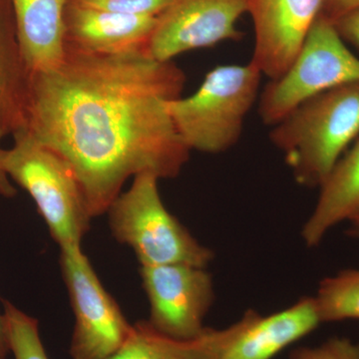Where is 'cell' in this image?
Instances as JSON below:
<instances>
[{
  "instance_id": "22",
  "label": "cell",
  "mask_w": 359,
  "mask_h": 359,
  "mask_svg": "<svg viewBox=\"0 0 359 359\" xmlns=\"http://www.w3.org/2000/svg\"><path fill=\"white\" fill-rule=\"evenodd\" d=\"M358 7L359 0H325L321 14L334 22L344 14L351 13Z\"/></svg>"
},
{
  "instance_id": "24",
  "label": "cell",
  "mask_w": 359,
  "mask_h": 359,
  "mask_svg": "<svg viewBox=\"0 0 359 359\" xmlns=\"http://www.w3.org/2000/svg\"><path fill=\"white\" fill-rule=\"evenodd\" d=\"M9 351L8 342H7L6 327L2 313H0V359H6Z\"/></svg>"
},
{
  "instance_id": "17",
  "label": "cell",
  "mask_w": 359,
  "mask_h": 359,
  "mask_svg": "<svg viewBox=\"0 0 359 359\" xmlns=\"http://www.w3.org/2000/svg\"><path fill=\"white\" fill-rule=\"evenodd\" d=\"M313 297L323 323L359 320V269L323 278Z\"/></svg>"
},
{
  "instance_id": "12",
  "label": "cell",
  "mask_w": 359,
  "mask_h": 359,
  "mask_svg": "<svg viewBox=\"0 0 359 359\" xmlns=\"http://www.w3.org/2000/svg\"><path fill=\"white\" fill-rule=\"evenodd\" d=\"M321 323L313 297H302L289 308L269 316L249 309L238 320L237 332L221 359H273Z\"/></svg>"
},
{
  "instance_id": "11",
  "label": "cell",
  "mask_w": 359,
  "mask_h": 359,
  "mask_svg": "<svg viewBox=\"0 0 359 359\" xmlns=\"http://www.w3.org/2000/svg\"><path fill=\"white\" fill-rule=\"evenodd\" d=\"M157 18L67 4L65 13L66 46L97 55H147Z\"/></svg>"
},
{
  "instance_id": "1",
  "label": "cell",
  "mask_w": 359,
  "mask_h": 359,
  "mask_svg": "<svg viewBox=\"0 0 359 359\" xmlns=\"http://www.w3.org/2000/svg\"><path fill=\"white\" fill-rule=\"evenodd\" d=\"M185 82L173 61L66 46L62 65L30 77L26 130L68 163L96 218L106 214L127 180L181 173L191 151L166 104L182 96Z\"/></svg>"
},
{
  "instance_id": "7",
  "label": "cell",
  "mask_w": 359,
  "mask_h": 359,
  "mask_svg": "<svg viewBox=\"0 0 359 359\" xmlns=\"http://www.w3.org/2000/svg\"><path fill=\"white\" fill-rule=\"evenodd\" d=\"M60 268L75 318L71 359H109L128 339L131 323L104 287L81 245L60 249Z\"/></svg>"
},
{
  "instance_id": "20",
  "label": "cell",
  "mask_w": 359,
  "mask_h": 359,
  "mask_svg": "<svg viewBox=\"0 0 359 359\" xmlns=\"http://www.w3.org/2000/svg\"><path fill=\"white\" fill-rule=\"evenodd\" d=\"M289 359H359V342L334 337L316 346H299Z\"/></svg>"
},
{
  "instance_id": "8",
  "label": "cell",
  "mask_w": 359,
  "mask_h": 359,
  "mask_svg": "<svg viewBox=\"0 0 359 359\" xmlns=\"http://www.w3.org/2000/svg\"><path fill=\"white\" fill-rule=\"evenodd\" d=\"M142 287L150 306L148 323L176 339H193L205 330L215 290L207 268L191 264L140 266Z\"/></svg>"
},
{
  "instance_id": "10",
  "label": "cell",
  "mask_w": 359,
  "mask_h": 359,
  "mask_svg": "<svg viewBox=\"0 0 359 359\" xmlns=\"http://www.w3.org/2000/svg\"><path fill=\"white\" fill-rule=\"evenodd\" d=\"M325 0H248L254 22L250 62L269 80L282 76L294 62Z\"/></svg>"
},
{
  "instance_id": "23",
  "label": "cell",
  "mask_w": 359,
  "mask_h": 359,
  "mask_svg": "<svg viewBox=\"0 0 359 359\" xmlns=\"http://www.w3.org/2000/svg\"><path fill=\"white\" fill-rule=\"evenodd\" d=\"M4 137L6 135L0 132V196L11 199L16 195V189L13 186V181L7 176L6 172L4 169V165H2L4 152H6V149L2 148L1 146V141Z\"/></svg>"
},
{
  "instance_id": "6",
  "label": "cell",
  "mask_w": 359,
  "mask_h": 359,
  "mask_svg": "<svg viewBox=\"0 0 359 359\" xmlns=\"http://www.w3.org/2000/svg\"><path fill=\"white\" fill-rule=\"evenodd\" d=\"M355 82L359 58L347 48L334 23L320 14L289 69L266 84L259 116L264 124L273 126L304 101Z\"/></svg>"
},
{
  "instance_id": "19",
  "label": "cell",
  "mask_w": 359,
  "mask_h": 359,
  "mask_svg": "<svg viewBox=\"0 0 359 359\" xmlns=\"http://www.w3.org/2000/svg\"><path fill=\"white\" fill-rule=\"evenodd\" d=\"M172 1L173 0H68V4L130 15L159 16Z\"/></svg>"
},
{
  "instance_id": "9",
  "label": "cell",
  "mask_w": 359,
  "mask_h": 359,
  "mask_svg": "<svg viewBox=\"0 0 359 359\" xmlns=\"http://www.w3.org/2000/svg\"><path fill=\"white\" fill-rule=\"evenodd\" d=\"M248 13V0H173L158 16L147 55L172 61L185 52L238 40L237 21Z\"/></svg>"
},
{
  "instance_id": "14",
  "label": "cell",
  "mask_w": 359,
  "mask_h": 359,
  "mask_svg": "<svg viewBox=\"0 0 359 359\" xmlns=\"http://www.w3.org/2000/svg\"><path fill=\"white\" fill-rule=\"evenodd\" d=\"M30 77L20 53L11 1L0 0V132L6 136L27 128Z\"/></svg>"
},
{
  "instance_id": "4",
  "label": "cell",
  "mask_w": 359,
  "mask_h": 359,
  "mask_svg": "<svg viewBox=\"0 0 359 359\" xmlns=\"http://www.w3.org/2000/svg\"><path fill=\"white\" fill-rule=\"evenodd\" d=\"M13 139L2 160L7 176L29 194L59 249L81 245L93 218L74 172L27 130Z\"/></svg>"
},
{
  "instance_id": "5",
  "label": "cell",
  "mask_w": 359,
  "mask_h": 359,
  "mask_svg": "<svg viewBox=\"0 0 359 359\" xmlns=\"http://www.w3.org/2000/svg\"><path fill=\"white\" fill-rule=\"evenodd\" d=\"M152 174L134 177L126 192L108 208L111 233L136 255L141 266L191 264L207 268L214 252L201 244L171 214L161 198Z\"/></svg>"
},
{
  "instance_id": "2",
  "label": "cell",
  "mask_w": 359,
  "mask_h": 359,
  "mask_svg": "<svg viewBox=\"0 0 359 359\" xmlns=\"http://www.w3.org/2000/svg\"><path fill=\"white\" fill-rule=\"evenodd\" d=\"M273 126L269 138L285 156L295 181L320 188L359 136V82L304 101Z\"/></svg>"
},
{
  "instance_id": "13",
  "label": "cell",
  "mask_w": 359,
  "mask_h": 359,
  "mask_svg": "<svg viewBox=\"0 0 359 359\" xmlns=\"http://www.w3.org/2000/svg\"><path fill=\"white\" fill-rule=\"evenodd\" d=\"M20 53L30 74L62 65L68 0H9Z\"/></svg>"
},
{
  "instance_id": "21",
  "label": "cell",
  "mask_w": 359,
  "mask_h": 359,
  "mask_svg": "<svg viewBox=\"0 0 359 359\" xmlns=\"http://www.w3.org/2000/svg\"><path fill=\"white\" fill-rule=\"evenodd\" d=\"M340 36L359 49V7L334 21Z\"/></svg>"
},
{
  "instance_id": "3",
  "label": "cell",
  "mask_w": 359,
  "mask_h": 359,
  "mask_svg": "<svg viewBox=\"0 0 359 359\" xmlns=\"http://www.w3.org/2000/svg\"><path fill=\"white\" fill-rule=\"evenodd\" d=\"M262 75L252 62L218 66L192 95L168 101V113L187 148L219 154L235 146L256 102Z\"/></svg>"
},
{
  "instance_id": "16",
  "label": "cell",
  "mask_w": 359,
  "mask_h": 359,
  "mask_svg": "<svg viewBox=\"0 0 359 359\" xmlns=\"http://www.w3.org/2000/svg\"><path fill=\"white\" fill-rule=\"evenodd\" d=\"M238 321L217 330L205 327L193 339H176L161 334L147 320L132 325L128 339L109 359H221L235 334Z\"/></svg>"
},
{
  "instance_id": "18",
  "label": "cell",
  "mask_w": 359,
  "mask_h": 359,
  "mask_svg": "<svg viewBox=\"0 0 359 359\" xmlns=\"http://www.w3.org/2000/svg\"><path fill=\"white\" fill-rule=\"evenodd\" d=\"M4 327L9 351L14 359H49L45 351L36 318L8 301H4Z\"/></svg>"
},
{
  "instance_id": "15",
  "label": "cell",
  "mask_w": 359,
  "mask_h": 359,
  "mask_svg": "<svg viewBox=\"0 0 359 359\" xmlns=\"http://www.w3.org/2000/svg\"><path fill=\"white\" fill-rule=\"evenodd\" d=\"M359 210V140L340 158L320 187V197L304 224L302 237L309 248L318 247L328 231L349 221Z\"/></svg>"
},
{
  "instance_id": "25",
  "label": "cell",
  "mask_w": 359,
  "mask_h": 359,
  "mask_svg": "<svg viewBox=\"0 0 359 359\" xmlns=\"http://www.w3.org/2000/svg\"><path fill=\"white\" fill-rule=\"evenodd\" d=\"M348 222L351 223V226H349L348 230H347V233L351 238L359 240V210L351 217Z\"/></svg>"
}]
</instances>
